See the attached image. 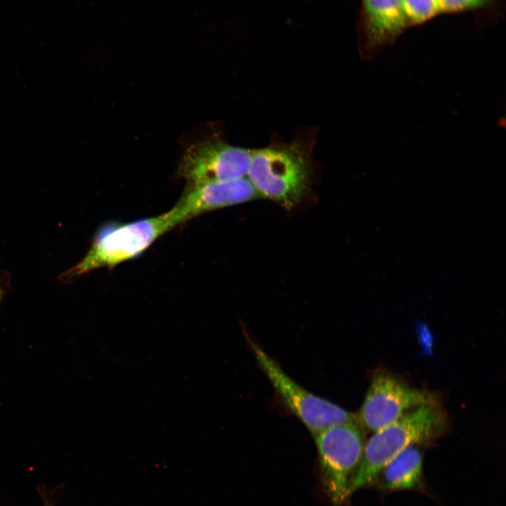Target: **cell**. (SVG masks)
<instances>
[{
  "mask_svg": "<svg viewBox=\"0 0 506 506\" xmlns=\"http://www.w3.org/2000/svg\"><path fill=\"white\" fill-rule=\"evenodd\" d=\"M438 405L414 409L377 430L367 441L349 486L350 495L376 479L383 469L410 446L435 439L446 427Z\"/></svg>",
  "mask_w": 506,
  "mask_h": 506,
  "instance_id": "obj_1",
  "label": "cell"
},
{
  "mask_svg": "<svg viewBox=\"0 0 506 506\" xmlns=\"http://www.w3.org/2000/svg\"><path fill=\"white\" fill-rule=\"evenodd\" d=\"M179 223L171 209L159 216L129 223H108L97 231L91 246L76 265L63 272L60 280L69 283L102 267H113L143 252L162 235Z\"/></svg>",
  "mask_w": 506,
  "mask_h": 506,
  "instance_id": "obj_2",
  "label": "cell"
},
{
  "mask_svg": "<svg viewBox=\"0 0 506 506\" xmlns=\"http://www.w3.org/2000/svg\"><path fill=\"white\" fill-rule=\"evenodd\" d=\"M310 171L306 146L294 141L252 150L247 175L261 197L292 207L307 193Z\"/></svg>",
  "mask_w": 506,
  "mask_h": 506,
  "instance_id": "obj_3",
  "label": "cell"
},
{
  "mask_svg": "<svg viewBox=\"0 0 506 506\" xmlns=\"http://www.w3.org/2000/svg\"><path fill=\"white\" fill-rule=\"evenodd\" d=\"M359 424V422L339 423L313 435L322 484L332 506H342L350 495L351 480L364 448Z\"/></svg>",
  "mask_w": 506,
  "mask_h": 506,
  "instance_id": "obj_4",
  "label": "cell"
},
{
  "mask_svg": "<svg viewBox=\"0 0 506 506\" xmlns=\"http://www.w3.org/2000/svg\"><path fill=\"white\" fill-rule=\"evenodd\" d=\"M247 340L256 361L274 389L312 435L336 424L359 422L356 414L306 390L254 340L249 337Z\"/></svg>",
  "mask_w": 506,
  "mask_h": 506,
  "instance_id": "obj_5",
  "label": "cell"
},
{
  "mask_svg": "<svg viewBox=\"0 0 506 506\" xmlns=\"http://www.w3.org/2000/svg\"><path fill=\"white\" fill-rule=\"evenodd\" d=\"M436 404L432 394L381 371L372 375L358 417L362 425L375 432L414 409Z\"/></svg>",
  "mask_w": 506,
  "mask_h": 506,
  "instance_id": "obj_6",
  "label": "cell"
},
{
  "mask_svg": "<svg viewBox=\"0 0 506 506\" xmlns=\"http://www.w3.org/2000/svg\"><path fill=\"white\" fill-rule=\"evenodd\" d=\"M252 150L234 146L219 139L201 141L189 146L179 166L188 183H220L244 178Z\"/></svg>",
  "mask_w": 506,
  "mask_h": 506,
  "instance_id": "obj_7",
  "label": "cell"
},
{
  "mask_svg": "<svg viewBox=\"0 0 506 506\" xmlns=\"http://www.w3.org/2000/svg\"><path fill=\"white\" fill-rule=\"evenodd\" d=\"M260 197L254 186L245 177L226 182L188 183L171 210L181 224L206 212Z\"/></svg>",
  "mask_w": 506,
  "mask_h": 506,
  "instance_id": "obj_8",
  "label": "cell"
},
{
  "mask_svg": "<svg viewBox=\"0 0 506 506\" xmlns=\"http://www.w3.org/2000/svg\"><path fill=\"white\" fill-rule=\"evenodd\" d=\"M363 53L372 59L409 27L403 0H362Z\"/></svg>",
  "mask_w": 506,
  "mask_h": 506,
  "instance_id": "obj_9",
  "label": "cell"
},
{
  "mask_svg": "<svg viewBox=\"0 0 506 506\" xmlns=\"http://www.w3.org/2000/svg\"><path fill=\"white\" fill-rule=\"evenodd\" d=\"M422 462L419 448L415 445L409 446L383 469V488L395 491L417 488L422 482Z\"/></svg>",
  "mask_w": 506,
  "mask_h": 506,
  "instance_id": "obj_10",
  "label": "cell"
},
{
  "mask_svg": "<svg viewBox=\"0 0 506 506\" xmlns=\"http://www.w3.org/2000/svg\"><path fill=\"white\" fill-rule=\"evenodd\" d=\"M492 0H439L441 12H458L481 8Z\"/></svg>",
  "mask_w": 506,
  "mask_h": 506,
  "instance_id": "obj_11",
  "label": "cell"
},
{
  "mask_svg": "<svg viewBox=\"0 0 506 506\" xmlns=\"http://www.w3.org/2000/svg\"><path fill=\"white\" fill-rule=\"evenodd\" d=\"M4 291L3 288L0 286V301L4 296Z\"/></svg>",
  "mask_w": 506,
  "mask_h": 506,
  "instance_id": "obj_12",
  "label": "cell"
},
{
  "mask_svg": "<svg viewBox=\"0 0 506 506\" xmlns=\"http://www.w3.org/2000/svg\"><path fill=\"white\" fill-rule=\"evenodd\" d=\"M44 506H53V505L51 504V502L46 500V503Z\"/></svg>",
  "mask_w": 506,
  "mask_h": 506,
  "instance_id": "obj_13",
  "label": "cell"
}]
</instances>
